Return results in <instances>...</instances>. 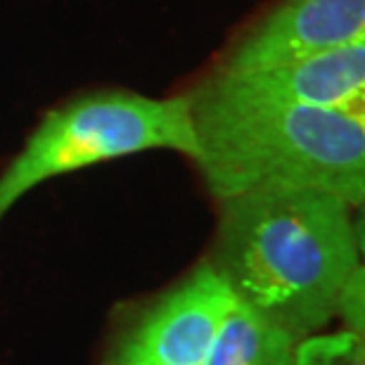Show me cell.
Segmentation results:
<instances>
[{
  "mask_svg": "<svg viewBox=\"0 0 365 365\" xmlns=\"http://www.w3.org/2000/svg\"><path fill=\"white\" fill-rule=\"evenodd\" d=\"M216 204L207 261L232 302L294 341L323 332L363 266L356 207L320 190H254Z\"/></svg>",
  "mask_w": 365,
  "mask_h": 365,
  "instance_id": "1",
  "label": "cell"
},
{
  "mask_svg": "<svg viewBox=\"0 0 365 365\" xmlns=\"http://www.w3.org/2000/svg\"><path fill=\"white\" fill-rule=\"evenodd\" d=\"M187 95L192 162L216 202L254 190H320L363 207V112L245 100L204 81Z\"/></svg>",
  "mask_w": 365,
  "mask_h": 365,
  "instance_id": "2",
  "label": "cell"
},
{
  "mask_svg": "<svg viewBox=\"0 0 365 365\" xmlns=\"http://www.w3.org/2000/svg\"><path fill=\"white\" fill-rule=\"evenodd\" d=\"M150 150L192 159L190 95L148 98L133 91H91L43 114L24 148L0 173V223L46 180Z\"/></svg>",
  "mask_w": 365,
  "mask_h": 365,
  "instance_id": "3",
  "label": "cell"
},
{
  "mask_svg": "<svg viewBox=\"0 0 365 365\" xmlns=\"http://www.w3.org/2000/svg\"><path fill=\"white\" fill-rule=\"evenodd\" d=\"M230 306L228 287L204 259L150 304L109 365H204Z\"/></svg>",
  "mask_w": 365,
  "mask_h": 365,
  "instance_id": "4",
  "label": "cell"
},
{
  "mask_svg": "<svg viewBox=\"0 0 365 365\" xmlns=\"http://www.w3.org/2000/svg\"><path fill=\"white\" fill-rule=\"evenodd\" d=\"M365 38V0H282L252 21L214 71H250Z\"/></svg>",
  "mask_w": 365,
  "mask_h": 365,
  "instance_id": "5",
  "label": "cell"
},
{
  "mask_svg": "<svg viewBox=\"0 0 365 365\" xmlns=\"http://www.w3.org/2000/svg\"><path fill=\"white\" fill-rule=\"evenodd\" d=\"M211 88L245 100L363 112L365 38L273 67L250 71H214L202 78Z\"/></svg>",
  "mask_w": 365,
  "mask_h": 365,
  "instance_id": "6",
  "label": "cell"
},
{
  "mask_svg": "<svg viewBox=\"0 0 365 365\" xmlns=\"http://www.w3.org/2000/svg\"><path fill=\"white\" fill-rule=\"evenodd\" d=\"M297 341L232 302L204 365H297Z\"/></svg>",
  "mask_w": 365,
  "mask_h": 365,
  "instance_id": "7",
  "label": "cell"
},
{
  "mask_svg": "<svg viewBox=\"0 0 365 365\" xmlns=\"http://www.w3.org/2000/svg\"><path fill=\"white\" fill-rule=\"evenodd\" d=\"M297 365H365V337L346 330L318 332L297 341Z\"/></svg>",
  "mask_w": 365,
  "mask_h": 365,
  "instance_id": "8",
  "label": "cell"
},
{
  "mask_svg": "<svg viewBox=\"0 0 365 365\" xmlns=\"http://www.w3.org/2000/svg\"><path fill=\"white\" fill-rule=\"evenodd\" d=\"M334 318L344 325L346 332L361 334L365 337V271L359 266L354 275L349 277L346 284L339 292L337 309H334Z\"/></svg>",
  "mask_w": 365,
  "mask_h": 365,
  "instance_id": "9",
  "label": "cell"
}]
</instances>
